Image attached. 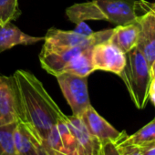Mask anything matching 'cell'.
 Here are the masks:
<instances>
[{"instance_id":"1","label":"cell","mask_w":155,"mask_h":155,"mask_svg":"<svg viewBox=\"0 0 155 155\" xmlns=\"http://www.w3.org/2000/svg\"><path fill=\"white\" fill-rule=\"evenodd\" d=\"M12 76L19 98L22 121L42 142L64 113L34 74L18 69Z\"/></svg>"},{"instance_id":"2","label":"cell","mask_w":155,"mask_h":155,"mask_svg":"<svg viewBox=\"0 0 155 155\" xmlns=\"http://www.w3.org/2000/svg\"><path fill=\"white\" fill-rule=\"evenodd\" d=\"M129 94L139 110L146 107L151 81L150 67L137 47L126 54V64L120 75Z\"/></svg>"},{"instance_id":"3","label":"cell","mask_w":155,"mask_h":155,"mask_svg":"<svg viewBox=\"0 0 155 155\" xmlns=\"http://www.w3.org/2000/svg\"><path fill=\"white\" fill-rule=\"evenodd\" d=\"M112 29H105L95 32L94 38L83 45L75 46L71 48L53 47L49 45H43L42 50L39 54V61L41 67L48 74L57 77L62 73L65 65L77 54L81 53L88 48H92L95 45L110 40L112 34Z\"/></svg>"},{"instance_id":"4","label":"cell","mask_w":155,"mask_h":155,"mask_svg":"<svg viewBox=\"0 0 155 155\" xmlns=\"http://www.w3.org/2000/svg\"><path fill=\"white\" fill-rule=\"evenodd\" d=\"M56 78L63 96L72 110V114L81 116L86 109L91 105L88 90L89 77L64 72Z\"/></svg>"},{"instance_id":"5","label":"cell","mask_w":155,"mask_h":155,"mask_svg":"<svg viewBox=\"0 0 155 155\" xmlns=\"http://www.w3.org/2000/svg\"><path fill=\"white\" fill-rule=\"evenodd\" d=\"M22 121V112L13 76H0V126Z\"/></svg>"},{"instance_id":"6","label":"cell","mask_w":155,"mask_h":155,"mask_svg":"<svg viewBox=\"0 0 155 155\" xmlns=\"http://www.w3.org/2000/svg\"><path fill=\"white\" fill-rule=\"evenodd\" d=\"M91 58L95 70H103L120 76L126 64V54L120 51L110 40L95 45L91 50Z\"/></svg>"},{"instance_id":"7","label":"cell","mask_w":155,"mask_h":155,"mask_svg":"<svg viewBox=\"0 0 155 155\" xmlns=\"http://www.w3.org/2000/svg\"><path fill=\"white\" fill-rule=\"evenodd\" d=\"M111 24L121 26L137 20L136 0H93Z\"/></svg>"},{"instance_id":"8","label":"cell","mask_w":155,"mask_h":155,"mask_svg":"<svg viewBox=\"0 0 155 155\" xmlns=\"http://www.w3.org/2000/svg\"><path fill=\"white\" fill-rule=\"evenodd\" d=\"M137 6L145 11L143 15L137 18L140 25L137 48L150 67L155 60V14L150 9L139 4L138 1Z\"/></svg>"},{"instance_id":"9","label":"cell","mask_w":155,"mask_h":155,"mask_svg":"<svg viewBox=\"0 0 155 155\" xmlns=\"http://www.w3.org/2000/svg\"><path fill=\"white\" fill-rule=\"evenodd\" d=\"M81 117L91 135L96 138L100 143L108 141L115 142L122 134V131L116 130L110 123L101 117L91 105L86 109Z\"/></svg>"},{"instance_id":"10","label":"cell","mask_w":155,"mask_h":155,"mask_svg":"<svg viewBox=\"0 0 155 155\" xmlns=\"http://www.w3.org/2000/svg\"><path fill=\"white\" fill-rule=\"evenodd\" d=\"M66 120L77 140L81 155H95L100 142L91 135L81 117L73 114L71 116L66 115Z\"/></svg>"},{"instance_id":"11","label":"cell","mask_w":155,"mask_h":155,"mask_svg":"<svg viewBox=\"0 0 155 155\" xmlns=\"http://www.w3.org/2000/svg\"><path fill=\"white\" fill-rule=\"evenodd\" d=\"M13 140L17 155H39L41 140L24 121L17 123L13 133Z\"/></svg>"},{"instance_id":"12","label":"cell","mask_w":155,"mask_h":155,"mask_svg":"<svg viewBox=\"0 0 155 155\" xmlns=\"http://www.w3.org/2000/svg\"><path fill=\"white\" fill-rule=\"evenodd\" d=\"M42 40H44V37L29 36L12 22L0 26V54L16 46L33 45Z\"/></svg>"},{"instance_id":"13","label":"cell","mask_w":155,"mask_h":155,"mask_svg":"<svg viewBox=\"0 0 155 155\" xmlns=\"http://www.w3.org/2000/svg\"><path fill=\"white\" fill-rule=\"evenodd\" d=\"M140 33V25L138 20L113 28L110 38V42L115 45L120 51L127 54L132 48L137 47Z\"/></svg>"},{"instance_id":"14","label":"cell","mask_w":155,"mask_h":155,"mask_svg":"<svg viewBox=\"0 0 155 155\" xmlns=\"http://www.w3.org/2000/svg\"><path fill=\"white\" fill-rule=\"evenodd\" d=\"M95 32L91 36L85 37L72 31L60 30L55 28H49L44 37V41L46 45L60 48H71L75 46H80L91 41L94 38Z\"/></svg>"},{"instance_id":"15","label":"cell","mask_w":155,"mask_h":155,"mask_svg":"<svg viewBox=\"0 0 155 155\" xmlns=\"http://www.w3.org/2000/svg\"><path fill=\"white\" fill-rule=\"evenodd\" d=\"M68 20L75 25L88 20H106L105 16L93 1L75 4L66 9Z\"/></svg>"},{"instance_id":"16","label":"cell","mask_w":155,"mask_h":155,"mask_svg":"<svg viewBox=\"0 0 155 155\" xmlns=\"http://www.w3.org/2000/svg\"><path fill=\"white\" fill-rule=\"evenodd\" d=\"M92 48H88L74 56L65 65L62 73L66 72L81 77H89L92 72H94L95 68L91 58Z\"/></svg>"},{"instance_id":"17","label":"cell","mask_w":155,"mask_h":155,"mask_svg":"<svg viewBox=\"0 0 155 155\" xmlns=\"http://www.w3.org/2000/svg\"><path fill=\"white\" fill-rule=\"evenodd\" d=\"M57 129L58 130L63 147L67 152L68 155H81L80 148L78 145L77 140L73 133L71 132L67 120H66V115L63 114L58 120Z\"/></svg>"},{"instance_id":"18","label":"cell","mask_w":155,"mask_h":155,"mask_svg":"<svg viewBox=\"0 0 155 155\" xmlns=\"http://www.w3.org/2000/svg\"><path fill=\"white\" fill-rule=\"evenodd\" d=\"M120 140L138 146L155 141V118L131 135H128L126 131H122Z\"/></svg>"},{"instance_id":"19","label":"cell","mask_w":155,"mask_h":155,"mask_svg":"<svg viewBox=\"0 0 155 155\" xmlns=\"http://www.w3.org/2000/svg\"><path fill=\"white\" fill-rule=\"evenodd\" d=\"M41 147L46 155H68L63 147L57 126H54L46 139L42 140Z\"/></svg>"},{"instance_id":"20","label":"cell","mask_w":155,"mask_h":155,"mask_svg":"<svg viewBox=\"0 0 155 155\" xmlns=\"http://www.w3.org/2000/svg\"><path fill=\"white\" fill-rule=\"evenodd\" d=\"M17 123L0 126V155H17L13 140V133Z\"/></svg>"},{"instance_id":"21","label":"cell","mask_w":155,"mask_h":155,"mask_svg":"<svg viewBox=\"0 0 155 155\" xmlns=\"http://www.w3.org/2000/svg\"><path fill=\"white\" fill-rule=\"evenodd\" d=\"M21 14L18 0H0V23L2 25L17 20Z\"/></svg>"},{"instance_id":"22","label":"cell","mask_w":155,"mask_h":155,"mask_svg":"<svg viewBox=\"0 0 155 155\" xmlns=\"http://www.w3.org/2000/svg\"><path fill=\"white\" fill-rule=\"evenodd\" d=\"M114 143L117 147L120 155H142L140 149L138 145L124 142L120 139Z\"/></svg>"},{"instance_id":"23","label":"cell","mask_w":155,"mask_h":155,"mask_svg":"<svg viewBox=\"0 0 155 155\" xmlns=\"http://www.w3.org/2000/svg\"><path fill=\"white\" fill-rule=\"evenodd\" d=\"M95 155H120L117 147L113 141L100 143L98 150Z\"/></svg>"},{"instance_id":"24","label":"cell","mask_w":155,"mask_h":155,"mask_svg":"<svg viewBox=\"0 0 155 155\" xmlns=\"http://www.w3.org/2000/svg\"><path fill=\"white\" fill-rule=\"evenodd\" d=\"M73 31L78 34H80V35L85 36V37H89L93 33L91 28L85 22H81L78 25H76V28Z\"/></svg>"},{"instance_id":"25","label":"cell","mask_w":155,"mask_h":155,"mask_svg":"<svg viewBox=\"0 0 155 155\" xmlns=\"http://www.w3.org/2000/svg\"><path fill=\"white\" fill-rule=\"evenodd\" d=\"M142 155H155V141L145 143L139 146Z\"/></svg>"},{"instance_id":"26","label":"cell","mask_w":155,"mask_h":155,"mask_svg":"<svg viewBox=\"0 0 155 155\" xmlns=\"http://www.w3.org/2000/svg\"><path fill=\"white\" fill-rule=\"evenodd\" d=\"M149 101L155 107V79H152L149 88Z\"/></svg>"},{"instance_id":"27","label":"cell","mask_w":155,"mask_h":155,"mask_svg":"<svg viewBox=\"0 0 155 155\" xmlns=\"http://www.w3.org/2000/svg\"><path fill=\"white\" fill-rule=\"evenodd\" d=\"M138 3H139V4H140V5H142V6H144V7H146V8H149V9H150V10L155 14V8H154L153 5H152L151 3H150V2L146 1V0H139Z\"/></svg>"},{"instance_id":"28","label":"cell","mask_w":155,"mask_h":155,"mask_svg":"<svg viewBox=\"0 0 155 155\" xmlns=\"http://www.w3.org/2000/svg\"><path fill=\"white\" fill-rule=\"evenodd\" d=\"M150 76H151V80L155 79V60L150 65Z\"/></svg>"},{"instance_id":"29","label":"cell","mask_w":155,"mask_h":155,"mask_svg":"<svg viewBox=\"0 0 155 155\" xmlns=\"http://www.w3.org/2000/svg\"><path fill=\"white\" fill-rule=\"evenodd\" d=\"M39 155H46V153H45L44 150H42V147H41V150H40V151H39Z\"/></svg>"},{"instance_id":"30","label":"cell","mask_w":155,"mask_h":155,"mask_svg":"<svg viewBox=\"0 0 155 155\" xmlns=\"http://www.w3.org/2000/svg\"><path fill=\"white\" fill-rule=\"evenodd\" d=\"M153 6H154V8H155V3H153Z\"/></svg>"},{"instance_id":"31","label":"cell","mask_w":155,"mask_h":155,"mask_svg":"<svg viewBox=\"0 0 155 155\" xmlns=\"http://www.w3.org/2000/svg\"><path fill=\"white\" fill-rule=\"evenodd\" d=\"M0 26H1V23H0Z\"/></svg>"},{"instance_id":"32","label":"cell","mask_w":155,"mask_h":155,"mask_svg":"<svg viewBox=\"0 0 155 155\" xmlns=\"http://www.w3.org/2000/svg\"><path fill=\"white\" fill-rule=\"evenodd\" d=\"M152 5H153V4H152ZM153 7H154V6H153Z\"/></svg>"}]
</instances>
